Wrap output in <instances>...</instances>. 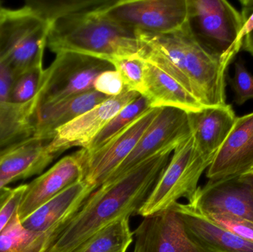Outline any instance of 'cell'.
<instances>
[{
	"instance_id": "obj_1",
	"label": "cell",
	"mask_w": 253,
	"mask_h": 252,
	"mask_svg": "<svg viewBox=\"0 0 253 252\" xmlns=\"http://www.w3.org/2000/svg\"><path fill=\"white\" fill-rule=\"evenodd\" d=\"M175 147L160 151L92 192L44 252H74L115 220L137 216L163 174Z\"/></svg>"
},
{
	"instance_id": "obj_2",
	"label": "cell",
	"mask_w": 253,
	"mask_h": 252,
	"mask_svg": "<svg viewBox=\"0 0 253 252\" xmlns=\"http://www.w3.org/2000/svg\"><path fill=\"white\" fill-rule=\"evenodd\" d=\"M114 1L49 22L47 47L56 54L73 52L108 62L114 58L139 56L135 31L105 13Z\"/></svg>"
},
{
	"instance_id": "obj_3",
	"label": "cell",
	"mask_w": 253,
	"mask_h": 252,
	"mask_svg": "<svg viewBox=\"0 0 253 252\" xmlns=\"http://www.w3.org/2000/svg\"><path fill=\"white\" fill-rule=\"evenodd\" d=\"M48 32V22L31 6L11 9L0 2V60L15 75L43 65Z\"/></svg>"
},
{
	"instance_id": "obj_4",
	"label": "cell",
	"mask_w": 253,
	"mask_h": 252,
	"mask_svg": "<svg viewBox=\"0 0 253 252\" xmlns=\"http://www.w3.org/2000/svg\"><path fill=\"white\" fill-rule=\"evenodd\" d=\"M173 152L163 174L137 216L147 217L169 210L181 198L190 203L194 197L199 187V180L211 162L198 153L192 134L181 141Z\"/></svg>"
},
{
	"instance_id": "obj_5",
	"label": "cell",
	"mask_w": 253,
	"mask_h": 252,
	"mask_svg": "<svg viewBox=\"0 0 253 252\" xmlns=\"http://www.w3.org/2000/svg\"><path fill=\"white\" fill-rule=\"evenodd\" d=\"M189 13L198 41L228 67L242 49L241 13L226 0H189Z\"/></svg>"
},
{
	"instance_id": "obj_6",
	"label": "cell",
	"mask_w": 253,
	"mask_h": 252,
	"mask_svg": "<svg viewBox=\"0 0 253 252\" xmlns=\"http://www.w3.org/2000/svg\"><path fill=\"white\" fill-rule=\"evenodd\" d=\"M110 70L114 67L104 59L73 52L56 53L51 65L44 70L36 109L93 90L96 77Z\"/></svg>"
},
{
	"instance_id": "obj_7",
	"label": "cell",
	"mask_w": 253,
	"mask_h": 252,
	"mask_svg": "<svg viewBox=\"0 0 253 252\" xmlns=\"http://www.w3.org/2000/svg\"><path fill=\"white\" fill-rule=\"evenodd\" d=\"M184 70L193 95L204 108L224 106L227 66L198 41L190 21L178 31Z\"/></svg>"
},
{
	"instance_id": "obj_8",
	"label": "cell",
	"mask_w": 253,
	"mask_h": 252,
	"mask_svg": "<svg viewBox=\"0 0 253 252\" xmlns=\"http://www.w3.org/2000/svg\"><path fill=\"white\" fill-rule=\"evenodd\" d=\"M105 13L132 31L152 34L175 32L190 21L189 0H120Z\"/></svg>"
},
{
	"instance_id": "obj_9",
	"label": "cell",
	"mask_w": 253,
	"mask_h": 252,
	"mask_svg": "<svg viewBox=\"0 0 253 252\" xmlns=\"http://www.w3.org/2000/svg\"><path fill=\"white\" fill-rule=\"evenodd\" d=\"M160 109L150 108L97 150L87 152L83 149L84 180L96 189L102 186L129 156Z\"/></svg>"
},
{
	"instance_id": "obj_10",
	"label": "cell",
	"mask_w": 253,
	"mask_h": 252,
	"mask_svg": "<svg viewBox=\"0 0 253 252\" xmlns=\"http://www.w3.org/2000/svg\"><path fill=\"white\" fill-rule=\"evenodd\" d=\"M190 134L187 112L176 108H161L133 150L105 183L121 177L160 151L177 146Z\"/></svg>"
},
{
	"instance_id": "obj_11",
	"label": "cell",
	"mask_w": 253,
	"mask_h": 252,
	"mask_svg": "<svg viewBox=\"0 0 253 252\" xmlns=\"http://www.w3.org/2000/svg\"><path fill=\"white\" fill-rule=\"evenodd\" d=\"M140 96L136 92L129 91L125 87L121 94L108 98L58 128L50 142L52 148L59 155L76 146L85 149L120 111Z\"/></svg>"
},
{
	"instance_id": "obj_12",
	"label": "cell",
	"mask_w": 253,
	"mask_h": 252,
	"mask_svg": "<svg viewBox=\"0 0 253 252\" xmlns=\"http://www.w3.org/2000/svg\"><path fill=\"white\" fill-rule=\"evenodd\" d=\"M132 252H206L188 236L173 209L143 217Z\"/></svg>"
},
{
	"instance_id": "obj_13",
	"label": "cell",
	"mask_w": 253,
	"mask_h": 252,
	"mask_svg": "<svg viewBox=\"0 0 253 252\" xmlns=\"http://www.w3.org/2000/svg\"><path fill=\"white\" fill-rule=\"evenodd\" d=\"M83 149L59 160L45 173L28 183L18 216L19 220L34 213L73 185L84 180Z\"/></svg>"
},
{
	"instance_id": "obj_14",
	"label": "cell",
	"mask_w": 253,
	"mask_h": 252,
	"mask_svg": "<svg viewBox=\"0 0 253 252\" xmlns=\"http://www.w3.org/2000/svg\"><path fill=\"white\" fill-rule=\"evenodd\" d=\"M253 170V112L237 117L208 169V183L239 179Z\"/></svg>"
},
{
	"instance_id": "obj_15",
	"label": "cell",
	"mask_w": 253,
	"mask_h": 252,
	"mask_svg": "<svg viewBox=\"0 0 253 252\" xmlns=\"http://www.w3.org/2000/svg\"><path fill=\"white\" fill-rule=\"evenodd\" d=\"M95 190L86 180L79 182L20 220L21 223L29 232L45 236L47 249Z\"/></svg>"
},
{
	"instance_id": "obj_16",
	"label": "cell",
	"mask_w": 253,
	"mask_h": 252,
	"mask_svg": "<svg viewBox=\"0 0 253 252\" xmlns=\"http://www.w3.org/2000/svg\"><path fill=\"white\" fill-rule=\"evenodd\" d=\"M203 216L227 215L253 221V192L239 179L199 186L187 203Z\"/></svg>"
},
{
	"instance_id": "obj_17",
	"label": "cell",
	"mask_w": 253,
	"mask_h": 252,
	"mask_svg": "<svg viewBox=\"0 0 253 252\" xmlns=\"http://www.w3.org/2000/svg\"><path fill=\"white\" fill-rule=\"evenodd\" d=\"M51 139L31 136L0 152V182L9 185L41 174L60 155L52 148Z\"/></svg>"
},
{
	"instance_id": "obj_18",
	"label": "cell",
	"mask_w": 253,
	"mask_h": 252,
	"mask_svg": "<svg viewBox=\"0 0 253 252\" xmlns=\"http://www.w3.org/2000/svg\"><path fill=\"white\" fill-rule=\"evenodd\" d=\"M188 236L206 252H253V243L218 226L188 204L171 207Z\"/></svg>"
},
{
	"instance_id": "obj_19",
	"label": "cell",
	"mask_w": 253,
	"mask_h": 252,
	"mask_svg": "<svg viewBox=\"0 0 253 252\" xmlns=\"http://www.w3.org/2000/svg\"><path fill=\"white\" fill-rule=\"evenodd\" d=\"M187 115L195 149L212 164L237 118L233 108L227 104L204 108L198 112H189Z\"/></svg>"
},
{
	"instance_id": "obj_20",
	"label": "cell",
	"mask_w": 253,
	"mask_h": 252,
	"mask_svg": "<svg viewBox=\"0 0 253 252\" xmlns=\"http://www.w3.org/2000/svg\"><path fill=\"white\" fill-rule=\"evenodd\" d=\"M108 98L92 90L39 107L33 115L34 136L53 139V133L58 128L71 122Z\"/></svg>"
},
{
	"instance_id": "obj_21",
	"label": "cell",
	"mask_w": 253,
	"mask_h": 252,
	"mask_svg": "<svg viewBox=\"0 0 253 252\" xmlns=\"http://www.w3.org/2000/svg\"><path fill=\"white\" fill-rule=\"evenodd\" d=\"M144 80L145 92L142 96L148 101L150 108H176L187 113L204 108L181 84L147 62H144Z\"/></svg>"
},
{
	"instance_id": "obj_22",
	"label": "cell",
	"mask_w": 253,
	"mask_h": 252,
	"mask_svg": "<svg viewBox=\"0 0 253 252\" xmlns=\"http://www.w3.org/2000/svg\"><path fill=\"white\" fill-rule=\"evenodd\" d=\"M132 242L129 217H121L98 231L74 252H126Z\"/></svg>"
},
{
	"instance_id": "obj_23",
	"label": "cell",
	"mask_w": 253,
	"mask_h": 252,
	"mask_svg": "<svg viewBox=\"0 0 253 252\" xmlns=\"http://www.w3.org/2000/svg\"><path fill=\"white\" fill-rule=\"evenodd\" d=\"M47 247V238L25 229L18 215L0 234V252H44Z\"/></svg>"
},
{
	"instance_id": "obj_24",
	"label": "cell",
	"mask_w": 253,
	"mask_h": 252,
	"mask_svg": "<svg viewBox=\"0 0 253 252\" xmlns=\"http://www.w3.org/2000/svg\"><path fill=\"white\" fill-rule=\"evenodd\" d=\"M148 101L144 96H140L138 99L126 105L118 112L108 124L102 129V131L96 136L88 146L84 149L86 152H92L108 143L114 136H117L122 130L132 124L143 113L150 109Z\"/></svg>"
},
{
	"instance_id": "obj_25",
	"label": "cell",
	"mask_w": 253,
	"mask_h": 252,
	"mask_svg": "<svg viewBox=\"0 0 253 252\" xmlns=\"http://www.w3.org/2000/svg\"><path fill=\"white\" fill-rule=\"evenodd\" d=\"M111 0H30L26 1L25 4L35 9L49 23L62 16L102 7L111 2Z\"/></svg>"
},
{
	"instance_id": "obj_26",
	"label": "cell",
	"mask_w": 253,
	"mask_h": 252,
	"mask_svg": "<svg viewBox=\"0 0 253 252\" xmlns=\"http://www.w3.org/2000/svg\"><path fill=\"white\" fill-rule=\"evenodd\" d=\"M43 65L32 67L16 75L9 94L8 102L25 105L37 100L44 81Z\"/></svg>"
},
{
	"instance_id": "obj_27",
	"label": "cell",
	"mask_w": 253,
	"mask_h": 252,
	"mask_svg": "<svg viewBox=\"0 0 253 252\" xmlns=\"http://www.w3.org/2000/svg\"><path fill=\"white\" fill-rule=\"evenodd\" d=\"M109 62L112 64L114 69L118 71L121 75L126 89L144 96L145 92L144 61L139 56L114 58Z\"/></svg>"
},
{
	"instance_id": "obj_28",
	"label": "cell",
	"mask_w": 253,
	"mask_h": 252,
	"mask_svg": "<svg viewBox=\"0 0 253 252\" xmlns=\"http://www.w3.org/2000/svg\"><path fill=\"white\" fill-rule=\"evenodd\" d=\"M27 186L28 183L13 188L7 186L0 190V234L18 215Z\"/></svg>"
},
{
	"instance_id": "obj_29",
	"label": "cell",
	"mask_w": 253,
	"mask_h": 252,
	"mask_svg": "<svg viewBox=\"0 0 253 252\" xmlns=\"http://www.w3.org/2000/svg\"><path fill=\"white\" fill-rule=\"evenodd\" d=\"M229 82L234 92V102L239 106L253 99V76L247 70L242 59L235 64V73Z\"/></svg>"
},
{
	"instance_id": "obj_30",
	"label": "cell",
	"mask_w": 253,
	"mask_h": 252,
	"mask_svg": "<svg viewBox=\"0 0 253 252\" xmlns=\"http://www.w3.org/2000/svg\"><path fill=\"white\" fill-rule=\"evenodd\" d=\"M207 217L242 239L253 243L252 220L227 215H212Z\"/></svg>"
},
{
	"instance_id": "obj_31",
	"label": "cell",
	"mask_w": 253,
	"mask_h": 252,
	"mask_svg": "<svg viewBox=\"0 0 253 252\" xmlns=\"http://www.w3.org/2000/svg\"><path fill=\"white\" fill-rule=\"evenodd\" d=\"M124 89L121 75L115 69L99 74L93 83V90L108 97L119 96Z\"/></svg>"
},
{
	"instance_id": "obj_32",
	"label": "cell",
	"mask_w": 253,
	"mask_h": 252,
	"mask_svg": "<svg viewBox=\"0 0 253 252\" xmlns=\"http://www.w3.org/2000/svg\"><path fill=\"white\" fill-rule=\"evenodd\" d=\"M240 3L242 4L241 16L243 25L238 41L242 47L244 38L253 31V0H240Z\"/></svg>"
},
{
	"instance_id": "obj_33",
	"label": "cell",
	"mask_w": 253,
	"mask_h": 252,
	"mask_svg": "<svg viewBox=\"0 0 253 252\" xmlns=\"http://www.w3.org/2000/svg\"><path fill=\"white\" fill-rule=\"evenodd\" d=\"M16 75L10 67L0 60V101L8 102L9 94Z\"/></svg>"
},
{
	"instance_id": "obj_34",
	"label": "cell",
	"mask_w": 253,
	"mask_h": 252,
	"mask_svg": "<svg viewBox=\"0 0 253 252\" xmlns=\"http://www.w3.org/2000/svg\"><path fill=\"white\" fill-rule=\"evenodd\" d=\"M8 130V112L4 102L0 101V151L5 147Z\"/></svg>"
},
{
	"instance_id": "obj_35",
	"label": "cell",
	"mask_w": 253,
	"mask_h": 252,
	"mask_svg": "<svg viewBox=\"0 0 253 252\" xmlns=\"http://www.w3.org/2000/svg\"><path fill=\"white\" fill-rule=\"evenodd\" d=\"M242 48L253 56V31L244 38Z\"/></svg>"
},
{
	"instance_id": "obj_36",
	"label": "cell",
	"mask_w": 253,
	"mask_h": 252,
	"mask_svg": "<svg viewBox=\"0 0 253 252\" xmlns=\"http://www.w3.org/2000/svg\"><path fill=\"white\" fill-rule=\"evenodd\" d=\"M242 181L245 182L252 189L253 192V173H248L239 178Z\"/></svg>"
},
{
	"instance_id": "obj_37",
	"label": "cell",
	"mask_w": 253,
	"mask_h": 252,
	"mask_svg": "<svg viewBox=\"0 0 253 252\" xmlns=\"http://www.w3.org/2000/svg\"><path fill=\"white\" fill-rule=\"evenodd\" d=\"M7 184H6L5 183H3V182H0V190H1L2 188L5 187L7 186Z\"/></svg>"
},
{
	"instance_id": "obj_38",
	"label": "cell",
	"mask_w": 253,
	"mask_h": 252,
	"mask_svg": "<svg viewBox=\"0 0 253 252\" xmlns=\"http://www.w3.org/2000/svg\"><path fill=\"white\" fill-rule=\"evenodd\" d=\"M251 173H253V170H252V171L251 172Z\"/></svg>"
}]
</instances>
